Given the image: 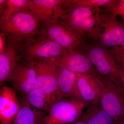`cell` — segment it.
I'll list each match as a JSON object with an SVG mask.
<instances>
[{
	"label": "cell",
	"mask_w": 124,
	"mask_h": 124,
	"mask_svg": "<svg viewBox=\"0 0 124 124\" xmlns=\"http://www.w3.org/2000/svg\"><path fill=\"white\" fill-rule=\"evenodd\" d=\"M98 10L96 14L91 17L67 18L62 16L58 21L77 34L83 40L85 41L86 36L94 40H98L101 32L98 18Z\"/></svg>",
	"instance_id": "30bf717a"
},
{
	"label": "cell",
	"mask_w": 124,
	"mask_h": 124,
	"mask_svg": "<svg viewBox=\"0 0 124 124\" xmlns=\"http://www.w3.org/2000/svg\"><path fill=\"white\" fill-rule=\"evenodd\" d=\"M121 69H122V76H123V78H124V63L121 65Z\"/></svg>",
	"instance_id": "484cf974"
},
{
	"label": "cell",
	"mask_w": 124,
	"mask_h": 124,
	"mask_svg": "<svg viewBox=\"0 0 124 124\" xmlns=\"http://www.w3.org/2000/svg\"><path fill=\"white\" fill-rule=\"evenodd\" d=\"M21 108L15 89L3 85L0 90V124H11Z\"/></svg>",
	"instance_id": "5bb4252c"
},
{
	"label": "cell",
	"mask_w": 124,
	"mask_h": 124,
	"mask_svg": "<svg viewBox=\"0 0 124 124\" xmlns=\"http://www.w3.org/2000/svg\"><path fill=\"white\" fill-rule=\"evenodd\" d=\"M31 0H7L5 8L0 16V22L5 21L20 12H28L30 9Z\"/></svg>",
	"instance_id": "ffe728a7"
},
{
	"label": "cell",
	"mask_w": 124,
	"mask_h": 124,
	"mask_svg": "<svg viewBox=\"0 0 124 124\" xmlns=\"http://www.w3.org/2000/svg\"><path fill=\"white\" fill-rule=\"evenodd\" d=\"M35 37L27 40L22 45L20 58L22 57L25 62L35 59H54L71 50L63 48L44 36L40 35L38 38Z\"/></svg>",
	"instance_id": "5b68a950"
},
{
	"label": "cell",
	"mask_w": 124,
	"mask_h": 124,
	"mask_svg": "<svg viewBox=\"0 0 124 124\" xmlns=\"http://www.w3.org/2000/svg\"><path fill=\"white\" fill-rule=\"evenodd\" d=\"M7 37L4 32L0 33V53H2L6 44Z\"/></svg>",
	"instance_id": "cb8c5ba5"
},
{
	"label": "cell",
	"mask_w": 124,
	"mask_h": 124,
	"mask_svg": "<svg viewBox=\"0 0 124 124\" xmlns=\"http://www.w3.org/2000/svg\"><path fill=\"white\" fill-rule=\"evenodd\" d=\"M27 62L31 63L35 72V88L48 95L54 103L63 99L59 89L56 64L49 59H35Z\"/></svg>",
	"instance_id": "3957f363"
},
{
	"label": "cell",
	"mask_w": 124,
	"mask_h": 124,
	"mask_svg": "<svg viewBox=\"0 0 124 124\" xmlns=\"http://www.w3.org/2000/svg\"><path fill=\"white\" fill-rule=\"evenodd\" d=\"M21 108L11 124H41L46 112L37 108H32L25 98L20 102Z\"/></svg>",
	"instance_id": "ac0fdd59"
},
{
	"label": "cell",
	"mask_w": 124,
	"mask_h": 124,
	"mask_svg": "<svg viewBox=\"0 0 124 124\" xmlns=\"http://www.w3.org/2000/svg\"><path fill=\"white\" fill-rule=\"evenodd\" d=\"M77 48L69 50L59 57L49 60L57 66L76 74L91 75L99 79L100 74L86 53L81 49Z\"/></svg>",
	"instance_id": "ba28073f"
},
{
	"label": "cell",
	"mask_w": 124,
	"mask_h": 124,
	"mask_svg": "<svg viewBox=\"0 0 124 124\" xmlns=\"http://www.w3.org/2000/svg\"><path fill=\"white\" fill-rule=\"evenodd\" d=\"M116 0H62V7H69L85 6L100 8L104 7L110 8L117 2Z\"/></svg>",
	"instance_id": "44dd1931"
},
{
	"label": "cell",
	"mask_w": 124,
	"mask_h": 124,
	"mask_svg": "<svg viewBox=\"0 0 124 124\" xmlns=\"http://www.w3.org/2000/svg\"><path fill=\"white\" fill-rule=\"evenodd\" d=\"M88 124H116L103 108L100 100L90 103L78 121Z\"/></svg>",
	"instance_id": "e0dca14e"
},
{
	"label": "cell",
	"mask_w": 124,
	"mask_h": 124,
	"mask_svg": "<svg viewBox=\"0 0 124 124\" xmlns=\"http://www.w3.org/2000/svg\"><path fill=\"white\" fill-rule=\"evenodd\" d=\"M106 10L103 11L100 8L98 11L99 23L101 30L103 29L98 40V44L105 48H114L121 45L124 41V27L117 15Z\"/></svg>",
	"instance_id": "52a82bcc"
},
{
	"label": "cell",
	"mask_w": 124,
	"mask_h": 124,
	"mask_svg": "<svg viewBox=\"0 0 124 124\" xmlns=\"http://www.w3.org/2000/svg\"><path fill=\"white\" fill-rule=\"evenodd\" d=\"M6 0H0V15L1 16L6 7Z\"/></svg>",
	"instance_id": "d4e9b609"
},
{
	"label": "cell",
	"mask_w": 124,
	"mask_h": 124,
	"mask_svg": "<svg viewBox=\"0 0 124 124\" xmlns=\"http://www.w3.org/2000/svg\"><path fill=\"white\" fill-rule=\"evenodd\" d=\"M40 23L29 12H20L8 20L0 22V29L7 39L25 41L40 34Z\"/></svg>",
	"instance_id": "7a4b0ae2"
},
{
	"label": "cell",
	"mask_w": 124,
	"mask_h": 124,
	"mask_svg": "<svg viewBox=\"0 0 124 124\" xmlns=\"http://www.w3.org/2000/svg\"><path fill=\"white\" fill-rule=\"evenodd\" d=\"M8 81L13 88L25 95L35 89V72L31 63L29 62L22 64L17 63Z\"/></svg>",
	"instance_id": "7c38bea8"
},
{
	"label": "cell",
	"mask_w": 124,
	"mask_h": 124,
	"mask_svg": "<svg viewBox=\"0 0 124 124\" xmlns=\"http://www.w3.org/2000/svg\"><path fill=\"white\" fill-rule=\"evenodd\" d=\"M88 124L86 123H84V122H80V121H77L75 123H73V124Z\"/></svg>",
	"instance_id": "4316f807"
},
{
	"label": "cell",
	"mask_w": 124,
	"mask_h": 124,
	"mask_svg": "<svg viewBox=\"0 0 124 124\" xmlns=\"http://www.w3.org/2000/svg\"><path fill=\"white\" fill-rule=\"evenodd\" d=\"M90 103L63 99L53 104L41 124H71L78 121Z\"/></svg>",
	"instance_id": "277c9868"
},
{
	"label": "cell",
	"mask_w": 124,
	"mask_h": 124,
	"mask_svg": "<svg viewBox=\"0 0 124 124\" xmlns=\"http://www.w3.org/2000/svg\"><path fill=\"white\" fill-rule=\"evenodd\" d=\"M107 9L116 15L120 16L124 20V0L117 1L113 6Z\"/></svg>",
	"instance_id": "7402d4cb"
},
{
	"label": "cell",
	"mask_w": 124,
	"mask_h": 124,
	"mask_svg": "<svg viewBox=\"0 0 124 124\" xmlns=\"http://www.w3.org/2000/svg\"><path fill=\"white\" fill-rule=\"evenodd\" d=\"M112 53L116 61L121 65L124 63V46H121L114 47Z\"/></svg>",
	"instance_id": "603a6c76"
},
{
	"label": "cell",
	"mask_w": 124,
	"mask_h": 124,
	"mask_svg": "<svg viewBox=\"0 0 124 124\" xmlns=\"http://www.w3.org/2000/svg\"><path fill=\"white\" fill-rule=\"evenodd\" d=\"M23 41L7 39L6 44L0 53V85L3 86L11 75L12 71L20 59L21 49Z\"/></svg>",
	"instance_id": "4fadbf2b"
},
{
	"label": "cell",
	"mask_w": 124,
	"mask_h": 124,
	"mask_svg": "<svg viewBox=\"0 0 124 124\" xmlns=\"http://www.w3.org/2000/svg\"><path fill=\"white\" fill-rule=\"evenodd\" d=\"M24 97L32 106L46 113L54 104L48 95L35 88L29 92Z\"/></svg>",
	"instance_id": "d6986e66"
},
{
	"label": "cell",
	"mask_w": 124,
	"mask_h": 124,
	"mask_svg": "<svg viewBox=\"0 0 124 124\" xmlns=\"http://www.w3.org/2000/svg\"><path fill=\"white\" fill-rule=\"evenodd\" d=\"M122 24H123V27H124V23H122ZM121 46H124V41H123V42H122V44L121 45Z\"/></svg>",
	"instance_id": "83f0119b"
},
{
	"label": "cell",
	"mask_w": 124,
	"mask_h": 124,
	"mask_svg": "<svg viewBox=\"0 0 124 124\" xmlns=\"http://www.w3.org/2000/svg\"><path fill=\"white\" fill-rule=\"evenodd\" d=\"M40 34L68 50L78 48L85 41L77 34L61 24L58 20L44 24Z\"/></svg>",
	"instance_id": "9c48e42d"
},
{
	"label": "cell",
	"mask_w": 124,
	"mask_h": 124,
	"mask_svg": "<svg viewBox=\"0 0 124 124\" xmlns=\"http://www.w3.org/2000/svg\"><path fill=\"white\" fill-rule=\"evenodd\" d=\"M101 76L117 83L124 89V82L120 65L112 53L99 44H89L84 41L79 46Z\"/></svg>",
	"instance_id": "6da1fadb"
},
{
	"label": "cell",
	"mask_w": 124,
	"mask_h": 124,
	"mask_svg": "<svg viewBox=\"0 0 124 124\" xmlns=\"http://www.w3.org/2000/svg\"><path fill=\"white\" fill-rule=\"evenodd\" d=\"M103 91L100 101L103 108L116 123H124V89L107 78L100 76Z\"/></svg>",
	"instance_id": "8992f818"
},
{
	"label": "cell",
	"mask_w": 124,
	"mask_h": 124,
	"mask_svg": "<svg viewBox=\"0 0 124 124\" xmlns=\"http://www.w3.org/2000/svg\"><path fill=\"white\" fill-rule=\"evenodd\" d=\"M66 12L62 9V0H31L29 12L40 23L58 21Z\"/></svg>",
	"instance_id": "8fae6325"
},
{
	"label": "cell",
	"mask_w": 124,
	"mask_h": 124,
	"mask_svg": "<svg viewBox=\"0 0 124 124\" xmlns=\"http://www.w3.org/2000/svg\"><path fill=\"white\" fill-rule=\"evenodd\" d=\"M56 65L59 89L62 97L84 101L78 89L76 74Z\"/></svg>",
	"instance_id": "9a60e30c"
},
{
	"label": "cell",
	"mask_w": 124,
	"mask_h": 124,
	"mask_svg": "<svg viewBox=\"0 0 124 124\" xmlns=\"http://www.w3.org/2000/svg\"><path fill=\"white\" fill-rule=\"evenodd\" d=\"M76 75L78 89L84 101L90 104L100 100L103 91L100 79L91 75Z\"/></svg>",
	"instance_id": "2e32d148"
},
{
	"label": "cell",
	"mask_w": 124,
	"mask_h": 124,
	"mask_svg": "<svg viewBox=\"0 0 124 124\" xmlns=\"http://www.w3.org/2000/svg\"><path fill=\"white\" fill-rule=\"evenodd\" d=\"M116 124H124V123H117Z\"/></svg>",
	"instance_id": "f1b7e54d"
}]
</instances>
